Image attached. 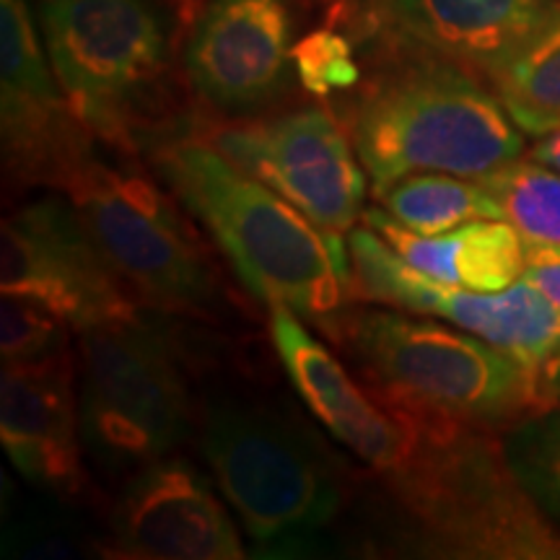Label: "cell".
Returning <instances> with one entry per match:
<instances>
[{
    "label": "cell",
    "instance_id": "6da1fadb",
    "mask_svg": "<svg viewBox=\"0 0 560 560\" xmlns=\"http://www.w3.org/2000/svg\"><path fill=\"white\" fill-rule=\"evenodd\" d=\"M153 170L219 242L231 268L257 299L289 306L317 325L346 310L355 291L348 242L236 170L200 136H164Z\"/></svg>",
    "mask_w": 560,
    "mask_h": 560
},
{
    "label": "cell",
    "instance_id": "7a4b0ae2",
    "mask_svg": "<svg viewBox=\"0 0 560 560\" xmlns=\"http://www.w3.org/2000/svg\"><path fill=\"white\" fill-rule=\"evenodd\" d=\"M384 50L346 107L374 195L410 174L482 179L522 159L524 132L475 70L431 52Z\"/></svg>",
    "mask_w": 560,
    "mask_h": 560
},
{
    "label": "cell",
    "instance_id": "3957f363",
    "mask_svg": "<svg viewBox=\"0 0 560 560\" xmlns=\"http://www.w3.org/2000/svg\"><path fill=\"white\" fill-rule=\"evenodd\" d=\"M400 416L416 423V444L382 478L405 548L436 558L560 560V532L511 470L493 431Z\"/></svg>",
    "mask_w": 560,
    "mask_h": 560
},
{
    "label": "cell",
    "instance_id": "277c9868",
    "mask_svg": "<svg viewBox=\"0 0 560 560\" xmlns=\"http://www.w3.org/2000/svg\"><path fill=\"white\" fill-rule=\"evenodd\" d=\"M384 408L475 429L514 425L545 400L540 376L478 335L389 310L322 322Z\"/></svg>",
    "mask_w": 560,
    "mask_h": 560
},
{
    "label": "cell",
    "instance_id": "5b68a950",
    "mask_svg": "<svg viewBox=\"0 0 560 560\" xmlns=\"http://www.w3.org/2000/svg\"><path fill=\"white\" fill-rule=\"evenodd\" d=\"M200 450L257 548H299L346 501V472L312 429L268 405L215 402Z\"/></svg>",
    "mask_w": 560,
    "mask_h": 560
},
{
    "label": "cell",
    "instance_id": "8992f818",
    "mask_svg": "<svg viewBox=\"0 0 560 560\" xmlns=\"http://www.w3.org/2000/svg\"><path fill=\"white\" fill-rule=\"evenodd\" d=\"M81 436L91 462L138 472L190 431V392L177 348L143 312L81 332Z\"/></svg>",
    "mask_w": 560,
    "mask_h": 560
},
{
    "label": "cell",
    "instance_id": "52a82bcc",
    "mask_svg": "<svg viewBox=\"0 0 560 560\" xmlns=\"http://www.w3.org/2000/svg\"><path fill=\"white\" fill-rule=\"evenodd\" d=\"M42 37L83 128L130 151L140 112L166 70V26L156 5L151 0H45Z\"/></svg>",
    "mask_w": 560,
    "mask_h": 560
},
{
    "label": "cell",
    "instance_id": "ba28073f",
    "mask_svg": "<svg viewBox=\"0 0 560 560\" xmlns=\"http://www.w3.org/2000/svg\"><path fill=\"white\" fill-rule=\"evenodd\" d=\"M62 192L130 291L156 306L200 312L215 285L206 252L172 200L132 164H112L96 149Z\"/></svg>",
    "mask_w": 560,
    "mask_h": 560
},
{
    "label": "cell",
    "instance_id": "9c48e42d",
    "mask_svg": "<svg viewBox=\"0 0 560 560\" xmlns=\"http://www.w3.org/2000/svg\"><path fill=\"white\" fill-rule=\"evenodd\" d=\"M200 136L322 229L342 234L363 215L366 170L327 109L301 107L270 120L208 125Z\"/></svg>",
    "mask_w": 560,
    "mask_h": 560
},
{
    "label": "cell",
    "instance_id": "30bf717a",
    "mask_svg": "<svg viewBox=\"0 0 560 560\" xmlns=\"http://www.w3.org/2000/svg\"><path fill=\"white\" fill-rule=\"evenodd\" d=\"M359 299L392 310L450 319L459 330L478 335L540 376L560 348V306L520 278L503 291L480 293L441 283L405 262L374 229L348 236Z\"/></svg>",
    "mask_w": 560,
    "mask_h": 560
},
{
    "label": "cell",
    "instance_id": "8fae6325",
    "mask_svg": "<svg viewBox=\"0 0 560 560\" xmlns=\"http://www.w3.org/2000/svg\"><path fill=\"white\" fill-rule=\"evenodd\" d=\"M0 260L3 291L45 301L75 335L138 312L128 285L91 240L73 202L42 198L5 219Z\"/></svg>",
    "mask_w": 560,
    "mask_h": 560
},
{
    "label": "cell",
    "instance_id": "7c38bea8",
    "mask_svg": "<svg viewBox=\"0 0 560 560\" xmlns=\"http://www.w3.org/2000/svg\"><path fill=\"white\" fill-rule=\"evenodd\" d=\"M0 128L5 177L62 190L94 151L55 75L30 0H0Z\"/></svg>",
    "mask_w": 560,
    "mask_h": 560
},
{
    "label": "cell",
    "instance_id": "4fadbf2b",
    "mask_svg": "<svg viewBox=\"0 0 560 560\" xmlns=\"http://www.w3.org/2000/svg\"><path fill=\"white\" fill-rule=\"evenodd\" d=\"M291 32L285 0H210L185 50L192 91L231 117L265 107L289 83Z\"/></svg>",
    "mask_w": 560,
    "mask_h": 560
},
{
    "label": "cell",
    "instance_id": "5bb4252c",
    "mask_svg": "<svg viewBox=\"0 0 560 560\" xmlns=\"http://www.w3.org/2000/svg\"><path fill=\"white\" fill-rule=\"evenodd\" d=\"M112 550L136 560H240L244 548L210 480L166 454L132 472L112 514Z\"/></svg>",
    "mask_w": 560,
    "mask_h": 560
},
{
    "label": "cell",
    "instance_id": "9a60e30c",
    "mask_svg": "<svg viewBox=\"0 0 560 560\" xmlns=\"http://www.w3.org/2000/svg\"><path fill=\"white\" fill-rule=\"evenodd\" d=\"M560 0H350L359 32L382 47L431 52L488 79Z\"/></svg>",
    "mask_w": 560,
    "mask_h": 560
},
{
    "label": "cell",
    "instance_id": "2e32d148",
    "mask_svg": "<svg viewBox=\"0 0 560 560\" xmlns=\"http://www.w3.org/2000/svg\"><path fill=\"white\" fill-rule=\"evenodd\" d=\"M73 374L70 350L3 363L0 374V439L11 465L32 486L66 501L89 486Z\"/></svg>",
    "mask_w": 560,
    "mask_h": 560
},
{
    "label": "cell",
    "instance_id": "e0dca14e",
    "mask_svg": "<svg viewBox=\"0 0 560 560\" xmlns=\"http://www.w3.org/2000/svg\"><path fill=\"white\" fill-rule=\"evenodd\" d=\"M270 332L285 374L314 418L380 475L400 467L416 444V423L366 395L342 363L289 306H270Z\"/></svg>",
    "mask_w": 560,
    "mask_h": 560
},
{
    "label": "cell",
    "instance_id": "ac0fdd59",
    "mask_svg": "<svg viewBox=\"0 0 560 560\" xmlns=\"http://www.w3.org/2000/svg\"><path fill=\"white\" fill-rule=\"evenodd\" d=\"M361 219L405 262L441 283L493 293L514 285L527 268V240L506 219L470 221L436 236L416 234L382 208H366Z\"/></svg>",
    "mask_w": 560,
    "mask_h": 560
},
{
    "label": "cell",
    "instance_id": "d6986e66",
    "mask_svg": "<svg viewBox=\"0 0 560 560\" xmlns=\"http://www.w3.org/2000/svg\"><path fill=\"white\" fill-rule=\"evenodd\" d=\"M488 81L524 136L540 138L560 128V5Z\"/></svg>",
    "mask_w": 560,
    "mask_h": 560
},
{
    "label": "cell",
    "instance_id": "ffe728a7",
    "mask_svg": "<svg viewBox=\"0 0 560 560\" xmlns=\"http://www.w3.org/2000/svg\"><path fill=\"white\" fill-rule=\"evenodd\" d=\"M384 210L416 234L436 236L480 219H503V210L480 179L423 172L397 179L374 195Z\"/></svg>",
    "mask_w": 560,
    "mask_h": 560
},
{
    "label": "cell",
    "instance_id": "44dd1931",
    "mask_svg": "<svg viewBox=\"0 0 560 560\" xmlns=\"http://www.w3.org/2000/svg\"><path fill=\"white\" fill-rule=\"evenodd\" d=\"M503 219L527 242L560 244V174L540 161L516 159L480 179Z\"/></svg>",
    "mask_w": 560,
    "mask_h": 560
},
{
    "label": "cell",
    "instance_id": "7402d4cb",
    "mask_svg": "<svg viewBox=\"0 0 560 560\" xmlns=\"http://www.w3.org/2000/svg\"><path fill=\"white\" fill-rule=\"evenodd\" d=\"M503 452L524 490L560 524V402H548L509 425Z\"/></svg>",
    "mask_w": 560,
    "mask_h": 560
},
{
    "label": "cell",
    "instance_id": "603a6c76",
    "mask_svg": "<svg viewBox=\"0 0 560 560\" xmlns=\"http://www.w3.org/2000/svg\"><path fill=\"white\" fill-rule=\"evenodd\" d=\"M75 330L70 322L26 293L3 291L0 304V353L3 363L34 361L68 350Z\"/></svg>",
    "mask_w": 560,
    "mask_h": 560
},
{
    "label": "cell",
    "instance_id": "cb8c5ba5",
    "mask_svg": "<svg viewBox=\"0 0 560 560\" xmlns=\"http://www.w3.org/2000/svg\"><path fill=\"white\" fill-rule=\"evenodd\" d=\"M291 60L301 86L314 96L342 94L359 86L363 79L350 39L330 26H322L301 37L293 45Z\"/></svg>",
    "mask_w": 560,
    "mask_h": 560
},
{
    "label": "cell",
    "instance_id": "d4e9b609",
    "mask_svg": "<svg viewBox=\"0 0 560 560\" xmlns=\"http://www.w3.org/2000/svg\"><path fill=\"white\" fill-rule=\"evenodd\" d=\"M79 542L68 524L58 520H24L5 532V556L19 558H68Z\"/></svg>",
    "mask_w": 560,
    "mask_h": 560
},
{
    "label": "cell",
    "instance_id": "484cf974",
    "mask_svg": "<svg viewBox=\"0 0 560 560\" xmlns=\"http://www.w3.org/2000/svg\"><path fill=\"white\" fill-rule=\"evenodd\" d=\"M524 278L537 285L552 304L560 306V244L527 242V268Z\"/></svg>",
    "mask_w": 560,
    "mask_h": 560
},
{
    "label": "cell",
    "instance_id": "4316f807",
    "mask_svg": "<svg viewBox=\"0 0 560 560\" xmlns=\"http://www.w3.org/2000/svg\"><path fill=\"white\" fill-rule=\"evenodd\" d=\"M532 159L560 174V128L537 138V143L532 145Z\"/></svg>",
    "mask_w": 560,
    "mask_h": 560
},
{
    "label": "cell",
    "instance_id": "83f0119b",
    "mask_svg": "<svg viewBox=\"0 0 560 560\" xmlns=\"http://www.w3.org/2000/svg\"><path fill=\"white\" fill-rule=\"evenodd\" d=\"M540 389L548 402H560V348L540 371Z\"/></svg>",
    "mask_w": 560,
    "mask_h": 560
}]
</instances>
